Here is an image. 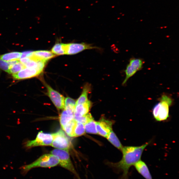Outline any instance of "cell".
Listing matches in <instances>:
<instances>
[{
	"label": "cell",
	"instance_id": "6da1fadb",
	"mask_svg": "<svg viewBox=\"0 0 179 179\" xmlns=\"http://www.w3.org/2000/svg\"><path fill=\"white\" fill-rule=\"evenodd\" d=\"M149 144L147 143L139 146L124 147L121 151L123 156L121 161L116 163L108 162L106 165L121 172V179H129L130 168L141 160L144 150Z\"/></svg>",
	"mask_w": 179,
	"mask_h": 179
},
{
	"label": "cell",
	"instance_id": "7a4b0ae2",
	"mask_svg": "<svg viewBox=\"0 0 179 179\" xmlns=\"http://www.w3.org/2000/svg\"><path fill=\"white\" fill-rule=\"evenodd\" d=\"M59 164V160L57 157L51 154H45L31 164L21 167L20 169L22 175H25L29 171L34 168H50L57 166Z\"/></svg>",
	"mask_w": 179,
	"mask_h": 179
},
{
	"label": "cell",
	"instance_id": "3957f363",
	"mask_svg": "<svg viewBox=\"0 0 179 179\" xmlns=\"http://www.w3.org/2000/svg\"><path fill=\"white\" fill-rule=\"evenodd\" d=\"M173 100L166 94L162 96L160 101L153 109V116L157 121H164L169 117V107L172 105Z\"/></svg>",
	"mask_w": 179,
	"mask_h": 179
},
{
	"label": "cell",
	"instance_id": "277c9868",
	"mask_svg": "<svg viewBox=\"0 0 179 179\" xmlns=\"http://www.w3.org/2000/svg\"><path fill=\"white\" fill-rule=\"evenodd\" d=\"M51 154L57 157L59 160L61 167L70 172L78 179H81L72 162L68 151L64 150L56 149L50 152Z\"/></svg>",
	"mask_w": 179,
	"mask_h": 179
},
{
	"label": "cell",
	"instance_id": "5b68a950",
	"mask_svg": "<svg viewBox=\"0 0 179 179\" xmlns=\"http://www.w3.org/2000/svg\"><path fill=\"white\" fill-rule=\"evenodd\" d=\"M144 63V61L141 58H134L130 59L124 71L125 76L122 85H126L130 78L142 69Z\"/></svg>",
	"mask_w": 179,
	"mask_h": 179
},
{
	"label": "cell",
	"instance_id": "8992f818",
	"mask_svg": "<svg viewBox=\"0 0 179 179\" xmlns=\"http://www.w3.org/2000/svg\"><path fill=\"white\" fill-rule=\"evenodd\" d=\"M53 140L51 146L56 149L68 151L71 146L70 141L62 129L53 133Z\"/></svg>",
	"mask_w": 179,
	"mask_h": 179
},
{
	"label": "cell",
	"instance_id": "52a82bcc",
	"mask_svg": "<svg viewBox=\"0 0 179 179\" xmlns=\"http://www.w3.org/2000/svg\"><path fill=\"white\" fill-rule=\"evenodd\" d=\"M52 140V134L41 131L38 133L35 139L26 142L25 146L30 148L37 146H51Z\"/></svg>",
	"mask_w": 179,
	"mask_h": 179
},
{
	"label": "cell",
	"instance_id": "ba28073f",
	"mask_svg": "<svg viewBox=\"0 0 179 179\" xmlns=\"http://www.w3.org/2000/svg\"><path fill=\"white\" fill-rule=\"evenodd\" d=\"M47 89V95L58 110H63L65 108V98L57 91L53 89L49 85L45 84Z\"/></svg>",
	"mask_w": 179,
	"mask_h": 179
},
{
	"label": "cell",
	"instance_id": "9c48e42d",
	"mask_svg": "<svg viewBox=\"0 0 179 179\" xmlns=\"http://www.w3.org/2000/svg\"><path fill=\"white\" fill-rule=\"evenodd\" d=\"M66 55H74L83 51L96 49L97 47L85 43H70L65 44Z\"/></svg>",
	"mask_w": 179,
	"mask_h": 179
},
{
	"label": "cell",
	"instance_id": "30bf717a",
	"mask_svg": "<svg viewBox=\"0 0 179 179\" xmlns=\"http://www.w3.org/2000/svg\"><path fill=\"white\" fill-rule=\"evenodd\" d=\"M114 122L102 117L98 122H96V127L98 134L106 138L112 130Z\"/></svg>",
	"mask_w": 179,
	"mask_h": 179
},
{
	"label": "cell",
	"instance_id": "8fae6325",
	"mask_svg": "<svg viewBox=\"0 0 179 179\" xmlns=\"http://www.w3.org/2000/svg\"><path fill=\"white\" fill-rule=\"evenodd\" d=\"M41 73L37 69L25 68L17 74H13L12 76L14 79H24L38 76Z\"/></svg>",
	"mask_w": 179,
	"mask_h": 179
},
{
	"label": "cell",
	"instance_id": "7c38bea8",
	"mask_svg": "<svg viewBox=\"0 0 179 179\" xmlns=\"http://www.w3.org/2000/svg\"><path fill=\"white\" fill-rule=\"evenodd\" d=\"M139 173L145 179H153L147 165L145 162L140 160L134 165Z\"/></svg>",
	"mask_w": 179,
	"mask_h": 179
},
{
	"label": "cell",
	"instance_id": "4fadbf2b",
	"mask_svg": "<svg viewBox=\"0 0 179 179\" xmlns=\"http://www.w3.org/2000/svg\"><path fill=\"white\" fill-rule=\"evenodd\" d=\"M92 103L89 100L86 103L76 105L74 111V117L83 116L88 113Z\"/></svg>",
	"mask_w": 179,
	"mask_h": 179
},
{
	"label": "cell",
	"instance_id": "5bb4252c",
	"mask_svg": "<svg viewBox=\"0 0 179 179\" xmlns=\"http://www.w3.org/2000/svg\"><path fill=\"white\" fill-rule=\"evenodd\" d=\"M55 56L50 51L40 50L33 52V55L30 58L47 62V61L54 58Z\"/></svg>",
	"mask_w": 179,
	"mask_h": 179
},
{
	"label": "cell",
	"instance_id": "9a60e30c",
	"mask_svg": "<svg viewBox=\"0 0 179 179\" xmlns=\"http://www.w3.org/2000/svg\"><path fill=\"white\" fill-rule=\"evenodd\" d=\"M74 110L69 109H64L60 117V121L62 128L74 119Z\"/></svg>",
	"mask_w": 179,
	"mask_h": 179
},
{
	"label": "cell",
	"instance_id": "2e32d148",
	"mask_svg": "<svg viewBox=\"0 0 179 179\" xmlns=\"http://www.w3.org/2000/svg\"><path fill=\"white\" fill-rule=\"evenodd\" d=\"M106 138L112 145L120 151H121L124 146L113 130L109 133Z\"/></svg>",
	"mask_w": 179,
	"mask_h": 179
},
{
	"label": "cell",
	"instance_id": "e0dca14e",
	"mask_svg": "<svg viewBox=\"0 0 179 179\" xmlns=\"http://www.w3.org/2000/svg\"><path fill=\"white\" fill-rule=\"evenodd\" d=\"M91 90L90 85L86 84L85 85L81 95L76 101V105L86 103L89 100L88 96Z\"/></svg>",
	"mask_w": 179,
	"mask_h": 179
},
{
	"label": "cell",
	"instance_id": "ac0fdd59",
	"mask_svg": "<svg viewBox=\"0 0 179 179\" xmlns=\"http://www.w3.org/2000/svg\"><path fill=\"white\" fill-rule=\"evenodd\" d=\"M21 52H12L5 53L0 56V59L6 61L19 60L21 58Z\"/></svg>",
	"mask_w": 179,
	"mask_h": 179
},
{
	"label": "cell",
	"instance_id": "d6986e66",
	"mask_svg": "<svg viewBox=\"0 0 179 179\" xmlns=\"http://www.w3.org/2000/svg\"><path fill=\"white\" fill-rule=\"evenodd\" d=\"M51 52L56 56L66 55L65 44L58 42L52 48Z\"/></svg>",
	"mask_w": 179,
	"mask_h": 179
},
{
	"label": "cell",
	"instance_id": "ffe728a7",
	"mask_svg": "<svg viewBox=\"0 0 179 179\" xmlns=\"http://www.w3.org/2000/svg\"><path fill=\"white\" fill-rule=\"evenodd\" d=\"M85 132L92 134H98L96 127V122L93 119L88 122L84 124Z\"/></svg>",
	"mask_w": 179,
	"mask_h": 179
},
{
	"label": "cell",
	"instance_id": "44dd1931",
	"mask_svg": "<svg viewBox=\"0 0 179 179\" xmlns=\"http://www.w3.org/2000/svg\"><path fill=\"white\" fill-rule=\"evenodd\" d=\"M84 125L76 121L74 128L72 137H76L84 134L85 133Z\"/></svg>",
	"mask_w": 179,
	"mask_h": 179
},
{
	"label": "cell",
	"instance_id": "7402d4cb",
	"mask_svg": "<svg viewBox=\"0 0 179 179\" xmlns=\"http://www.w3.org/2000/svg\"><path fill=\"white\" fill-rule=\"evenodd\" d=\"M25 68V67L24 65L19 61L10 68L9 73L13 75L17 74Z\"/></svg>",
	"mask_w": 179,
	"mask_h": 179
},
{
	"label": "cell",
	"instance_id": "603a6c76",
	"mask_svg": "<svg viewBox=\"0 0 179 179\" xmlns=\"http://www.w3.org/2000/svg\"><path fill=\"white\" fill-rule=\"evenodd\" d=\"M76 122V121L74 119L62 128L65 131L67 134L70 137H72L73 136L74 128Z\"/></svg>",
	"mask_w": 179,
	"mask_h": 179
},
{
	"label": "cell",
	"instance_id": "cb8c5ba5",
	"mask_svg": "<svg viewBox=\"0 0 179 179\" xmlns=\"http://www.w3.org/2000/svg\"><path fill=\"white\" fill-rule=\"evenodd\" d=\"M76 101L70 97H67L65 98V108L74 110L76 106Z\"/></svg>",
	"mask_w": 179,
	"mask_h": 179
},
{
	"label": "cell",
	"instance_id": "d4e9b609",
	"mask_svg": "<svg viewBox=\"0 0 179 179\" xmlns=\"http://www.w3.org/2000/svg\"><path fill=\"white\" fill-rule=\"evenodd\" d=\"M93 119L91 114L89 113L81 116L74 117V119L75 121L81 123L84 125Z\"/></svg>",
	"mask_w": 179,
	"mask_h": 179
},
{
	"label": "cell",
	"instance_id": "484cf974",
	"mask_svg": "<svg viewBox=\"0 0 179 179\" xmlns=\"http://www.w3.org/2000/svg\"><path fill=\"white\" fill-rule=\"evenodd\" d=\"M10 66L8 61L0 59V69L9 73Z\"/></svg>",
	"mask_w": 179,
	"mask_h": 179
},
{
	"label": "cell",
	"instance_id": "4316f807",
	"mask_svg": "<svg viewBox=\"0 0 179 179\" xmlns=\"http://www.w3.org/2000/svg\"><path fill=\"white\" fill-rule=\"evenodd\" d=\"M33 52L29 51H26L23 52L21 54L20 58H31L33 54Z\"/></svg>",
	"mask_w": 179,
	"mask_h": 179
}]
</instances>
